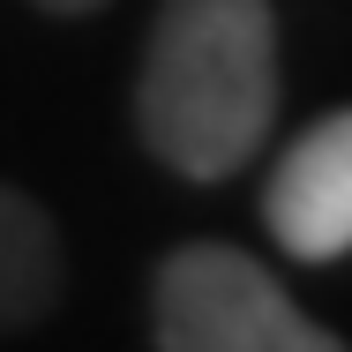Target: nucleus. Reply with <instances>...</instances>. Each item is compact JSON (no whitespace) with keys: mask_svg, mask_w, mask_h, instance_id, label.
Masks as SVG:
<instances>
[{"mask_svg":"<svg viewBox=\"0 0 352 352\" xmlns=\"http://www.w3.org/2000/svg\"><path fill=\"white\" fill-rule=\"evenodd\" d=\"M68 292V248L38 195L0 180V338L45 322Z\"/></svg>","mask_w":352,"mask_h":352,"instance_id":"4","label":"nucleus"},{"mask_svg":"<svg viewBox=\"0 0 352 352\" xmlns=\"http://www.w3.org/2000/svg\"><path fill=\"white\" fill-rule=\"evenodd\" d=\"M278 120V8L270 0H157L135 75V135L173 173L217 188Z\"/></svg>","mask_w":352,"mask_h":352,"instance_id":"1","label":"nucleus"},{"mask_svg":"<svg viewBox=\"0 0 352 352\" xmlns=\"http://www.w3.org/2000/svg\"><path fill=\"white\" fill-rule=\"evenodd\" d=\"M30 8H38V15H98L105 0H30Z\"/></svg>","mask_w":352,"mask_h":352,"instance_id":"5","label":"nucleus"},{"mask_svg":"<svg viewBox=\"0 0 352 352\" xmlns=\"http://www.w3.org/2000/svg\"><path fill=\"white\" fill-rule=\"evenodd\" d=\"M157 352H352L232 240H180L150 278Z\"/></svg>","mask_w":352,"mask_h":352,"instance_id":"2","label":"nucleus"},{"mask_svg":"<svg viewBox=\"0 0 352 352\" xmlns=\"http://www.w3.org/2000/svg\"><path fill=\"white\" fill-rule=\"evenodd\" d=\"M263 225L292 263L352 255V105L307 120L263 180Z\"/></svg>","mask_w":352,"mask_h":352,"instance_id":"3","label":"nucleus"}]
</instances>
